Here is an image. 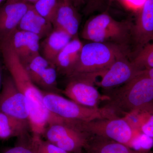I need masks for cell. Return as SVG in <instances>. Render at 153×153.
<instances>
[{"instance_id":"obj_1","label":"cell","mask_w":153,"mask_h":153,"mask_svg":"<svg viewBox=\"0 0 153 153\" xmlns=\"http://www.w3.org/2000/svg\"><path fill=\"white\" fill-rule=\"evenodd\" d=\"M4 62L17 88L25 97L32 136H44L49 124L58 119L44 105V93L32 81L9 40L0 41Z\"/></svg>"},{"instance_id":"obj_2","label":"cell","mask_w":153,"mask_h":153,"mask_svg":"<svg viewBox=\"0 0 153 153\" xmlns=\"http://www.w3.org/2000/svg\"><path fill=\"white\" fill-rule=\"evenodd\" d=\"M105 96L104 106L118 116L153 113V68L140 71L130 80Z\"/></svg>"},{"instance_id":"obj_3","label":"cell","mask_w":153,"mask_h":153,"mask_svg":"<svg viewBox=\"0 0 153 153\" xmlns=\"http://www.w3.org/2000/svg\"><path fill=\"white\" fill-rule=\"evenodd\" d=\"M128 52L126 45L95 42L83 44L79 60L70 76L104 72L118 58L128 55Z\"/></svg>"},{"instance_id":"obj_4","label":"cell","mask_w":153,"mask_h":153,"mask_svg":"<svg viewBox=\"0 0 153 153\" xmlns=\"http://www.w3.org/2000/svg\"><path fill=\"white\" fill-rule=\"evenodd\" d=\"M131 24L119 22L107 13L94 16L85 23L81 36L91 42L126 45L131 37Z\"/></svg>"},{"instance_id":"obj_5","label":"cell","mask_w":153,"mask_h":153,"mask_svg":"<svg viewBox=\"0 0 153 153\" xmlns=\"http://www.w3.org/2000/svg\"><path fill=\"white\" fill-rule=\"evenodd\" d=\"M44 102L52 114L69 120L89 121L97 119L111 118L119 117L112 109L105 106L88 107L60 95L58 93L43 91Z\"/></svg>"},{"instance_id":"obj_6","label":"cell","mask_w":153,"mask_h":153,"mask_svg":"<svg viewBox=\"0 0 153 153\" xmlns=\"http://www.w3.org/2000/svg\"><path fill=\"white\" fill-rule=\"evenodd\" d=\"M81 130L91 135L113 140L131 148L140 135L125 117L97 119L89 121H76Z\"/></svg>"},{"instance_id":"obj_7","label":"cell","mask_w":153,"mask_h":153,"mask_svg":"<svg viewBox=\"0 0 153 153\" xmlns=\"http://www.w3.org/2000/svg\"><path fill=\"white\" fill-rule=\"evenodd\" d=\"M76 120L64 119L48 125L44 136L49 142L70 153H80L91 135L78 127Z\"/></svg>"},{"instance_id":"obj_8","label":"cell","mask_w":153,"mask_h":153,"mask_svg":"<svg viewBox=\"0 0 153 153\" xmlns=\"http://www.w3.org/2000/svg\"><path fill=\"white\" fill-rule=\"evenodd\" d=\"M103 72L76 74L69 76L63 93L69 99L83 106L97 108L105 97L95 86L96 78Z\"/></svg>"},{"instance_id":"obj_9","label":"cell","mask_w":153,"mask_h":153,"mask_svg":"<svg viewBox=\"0 0 153 153\" xmlns=\"http://www.w3.org/2000/svg\"><path fill=\"white\" fill-rule=\"evenodd\" d=\"M23 65L33 83L40 89L45 92H60L57 88L56 67L40 54Z\"/></svg>"},{"instance_id":"obj_10","label":"cell","mask_w":153,"mask_h":153,"mask_svg":"<svg viewBox=\"0 0 153 153\" xmlns=\"http://www.w3.org/2000/svg\"><path fill=\"white\" fill-rule=\"evenodd\" d=\"M0 112L29 123L26 99L10 76L3 78L0 91Z\"/></svg>"},{"instance_id":"obj_11","label":"cell","mask_w":153,"mask_h":153,"mask_svg":"<svg viewBox=\"0 0 153 153\" xmlns=\"http://www.w3.org/2000/svg\"><path fill=\"white\" fill-rule=\"evenodd\" d=\"M127 55L117 59L108 69L101 74L100 81L95 85L105 90L123 85L137 75L140 70L127 58Z\"/></svg>"},{"instance_id":"obj_12","label":"cell","mask_w":153,"mask_h":153,"mask_svg":"<svg viewBox=\"0 0 153 153\" xmlns=\"http://www.w3.org/2000/svg\"><path fill=\"white\" fill-rule=\"evenodd\" d=\"M136 13L135 22L132 25L131 36L140 49L153 39V0H146Z\"/></svg>"},{"instance_id":"obj_13","label":"cell","mask_w":153,"mask_h":153,"mask_svg":"<svg viewBox=\"0 0 153 153\" xmlns=\"http://www.w3.org/2000/svg\"><path fill=\"white\" fill-rule=\"evenodd\" d=\"M7 38L23 64L40 54L41 38L36 34L17 29Z\"/></svg>"},{"instance_id":"obj_14","label":"cell","mask_w":153,"mask_h":153,"mask_svg":"<svg viewBox=\"0 0 153 153\" xmlns=\"http://www.w3.org/2000/svg\"><path fill=\"white\" fill-rule=\"evenodd\" d=\"M31 4L23 1L7 2L0 8V40L8 38L16 30Z\"/></svg>"},{"instance_id":"obj_15","label":"cell","mask_w":153,"mask_h":153,"mask_svg":"<svg viewBox=\"0 0 153 153\" xmlns=\"http://www.w3.org/2000/svg\"><path fill=\"white\" fill-rule=\"evenodd\" d=\"M80 19L71 1L60 0L52 22L53 29L62 30L71 38L77 36Z\"/></svg>"},{"instance_id":"obj_16","label":"cell","mask_w":153,"mask_h":153,"mask_svg":"<svg viewBox=\"0 0 153 153\" xmlns=\"http://www.w3.org/2000/svg\"><path fill=\"white\" fill-rule=\"evenodd\" d=\"M83 44L77 36L72 38L57 55L54 65L57 71L68 77L74 71Z\"/></svg>"},{"instance_id":"obj_17","label":"cell","mask_w":153,"mask_h":153,"mask_svg":"<svg viewBox=\"0 0 153 153\" xmlns=\"http://www.w3.org/2000/svg\"><path fill=\"white\" fill-rule=\"evenodd\" d=\"M83 149L85 153H152L148 149L134 150L109 139L91 135Z\"/></svg>"},{"instance_id":"obj_18","label":"cell","mask_w":153,"mask_h":153,"mask_svg":"<svg viewBox=\"0 0 153 153\" xmlns=\"http://www.w3.org/2000/svg\"><path fill=\"white\" fill-rule=\"evenodd\" d=\"M17 29L36 34L41 39L47 37L53 27L52 23L38 14L31 4L22 17Z\"/></svg>"},{"instance_id":"obj_19","label":"cell","mask_w":153,"mask_h":153,"mask_svg":"<svg viewBox=\"0 0 153 153\" xmlns=\"http://www.w3.org/2000/svg\"><path fill=\"white\" fill-rule=\"evenodd\" d=\"M72 38L62 30L53 29L42 43L43 57L54 64L57 55Z\"/></svg>"},{"instance_id":"obj_20","label":"cell","mask_w":153,"mask_h":153,"mask_svg":"<svg viewBox=\"0 0 153 153\" xmlns=\"http://www.w3.org/2000/svg\"><path fill=\"white\" fill-rule=\"evenodd\" d=\"M30 129L28 122L0 112V139L8 140L28 135Z\"/></svg>"},{"instance_id":"obj_21","label":"cell","mask_w":153,"mask_h":153,"mask_svg":"<svg viewBox=\"0 0 153 153\" xmlns=\"http://www.w3.org/2000/svg\"><path fill=\"white\" fill-rule=\"evenodd\" d=\"M131 61L140 70L153 68V44L149 43L145 45Z\"/></svg>"},{"instance_id":"obj_22","label":"cell","mask_w":153,"mask_h":153,"mask_svg":"<svg viewBox=\"0 0 153 153\" xmlns=\"http://www.w3.org/2000/svg\"><path fill=\"white\" fill-rule=\"evenodd\" d=\"M60 0H38L33 4L38 14L52 24Z\"/></svg>"},{"instance_id":"obj_23","label":"cell","mask_w":153,"mask_h":153,"mask_svg":"<svg viewBox=\"0 0 153 153\" xmlns=\"http://www.w3.org/2000/svg\"><path fill=\"white\" fill-rule=\"evenodd\" d=\"M130 115L134 116L137 119L136 123L133 125L134 128L139 131L141 134H143L152 137L153 113H142Z\"/></svg>"},{"instance_id":"obj_24","label":"cell","mask_w":153,"mask_h":153,"mask_svg":"<svg viewBox=\"0 0 153 153\" xmlns=\"http://www.w3.org/2000/svg\"><path fill=\"white\" fill-rule=\"evenodd\" d=\"M31 144L35 153H70L42 139L41 137H31Z\"/></svg>"},{"instance_id":"obj_25","label":"cell","mask_w":153,"mask_h":153,"mask_svg":"<svg viewBox=\"0 0 153 153\" xmlns=\"http://www.w3.org/2000/svg\"><path fill=\"white\" fill-rule=\"evenodd\" d=\"M19 139L14 146L5 149L2 153H35L31 144V137L28 135Z\"/></svg>"},{"instance_id":"obj_26","label":"cell","mask_w":153,"mask_h":153,"mask_svg":"<svg viewBox=\"0 0 153 153\" xmlns=\"http://www.w3.org/2000/svg\"><path fill=\"white\" fill-rule=\"evenodd\" d=\"M126 8L137 12L143 5L146 0H117Z\"/></svg>"},{"instance_id":"obj_27","label":"cell","mask_w":153,"mask_h":153,"mask_svg":"<svg viewBox=\"0 0 153 153\" xmlns=\"http://www.w3.org/2000/svg\"><path fill=\"white\" fill-rule=\"evenodd\" d=\"M71 1L74 7H76L82 4L84 0H71Z\"/></svg>"},{"instance_id":"obj_28","label":"cell","mask_w":153,"mask_h":153,"mask_svg":"<svg viewBox=\"0 0 153 153\" xmlns=\"http://www.w3.org/2000/svg\"><path fill=\"white\" fill-rule=\"evenodd\" d=\"M101 0H89V6L94 7V6L98 4L99 2H100Z\"/></svg>"},{"instance_id":"obj_29","label":"cell","mask_w":153,"mask_h":153,"mask_svg":"<svg viewBox=\"0 0 153 153\" xmlns=\"http://www.w3.org/2000/svg\"><path fill=\"white\" fill-rule=\"evenodd\" d=\"M3 80L2 74L1 70V68H0V91H1L2 85Z\"/></svg>"},{"instance_id":"obj_30","label":"cell","mask_w":153,"mask_h":153,"mask_svg":"<svg viewBox=\"0 0 153 153\" xmlns=\"http://www.w3.org/2000/svg\"><path fill=\"white\" fill-rule=\"evenodd\" d=\"M38 1V0H20V1H23L30 3H30L34 4V3H36V2H37Z\"/></svg>"},{"instance_id":"obj_31","label":"cell","mask_w":153,"mask_h":153,"mask_svg":"<svg viewBox=\"0 0 153 153\" xmlns=\"http://www.w3.org/2000/svg\"><path fill=\"white\" fill-rule=\"evenodd\" d=\"M20 1V0H7V2H15Z\"/></svg>"},{"instance_id":"obj_32","label":"cell","mask_w":153,"mask_h":153,"mask_svg":"<svg viewBox=\"0 0 153 153\" xmlns=\"http://www.w3.org/2000/svg\"><path fill=\"white\" fill-rule=\"evenodd\" d=\"M117 1V0H109V1H110V2L113 1Z\"/></svg>"},{"instance_id":"obj_33","label":"cell","mask_w":153,"mask_h":153,"mask_svg":"<svg viewBox=\"0 0 153 153\" xmlns=\"http://www.w3.org/2000/svg\"><path fill=\"white\" fill-rule=\"evenodd\" d=\"M4 1V0H0V4H1V3L3 1Z\"/></svg>"},{"instance_id":"obj_34","label":"cell","mask_w":153,"mask_h":153,"mask_svg":"<svg viewBox=\"0 0 153 153\" xmlns=\"http://www.w3.org/2000/svg\"><path fill=\"white\" fill-rule=\"evenodd\" d=\"M64 1H71V0H64Z\"/></svg>"},{"instance_id":"obj_35","label":"cell","mask_w":153,"mask_h":153,"mask_svg":"<svg viewBox=\"0 0 153 153\" xmlns=\"http://www.w3.org/2000/svg\"><path fill=\"white\" fill-rule=\"evenodd\" d=\"M80 153H83V152H82Z\"/></svg>"}]
</instances>
